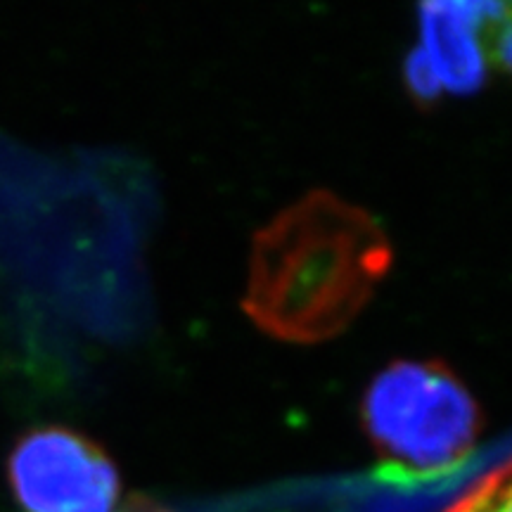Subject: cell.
I'll use <instances>...</instances> for the list:
<instances>
[{"instance_id":"obj_5","label":"cell","mask_w":512,"mask_h":512,"mask_svg":"<svg viewBox=\"0 0 512 512\" xmlns=\"http://www.w3.org/2000/svg\"><path fill=\"white\" fill-rule=\"evenodd\" d=\"M448 512H512V460L484 477Z\"/></svg>"},{"instance_id":"obj_4","label":"cell","mask_w":512,"mask_h":512,"mask_svg":"<svg viewBox=\"0 0 512 512\" xmlns=\"http://www.w3.org/2000/svg\"><path fill=\"white\" fill-rule=\"evenodd\" d=\"M491 3H425L420 5L422 53L432 64L441 88L453 95H470L486 79L482 24Z\"/></svg>"},{"instance_id":"obj_1","label":"cell","mask_w":512,"mask_h":512,"mask_svg":"<svg viewBox=\"0 0 512 512\" xmlns=\"http://www.w3.org/2000/svg\"><path fill=\"white\" fill-rule=\"evenodd\" d=\"M389 266L392 245L380 223L316 190L256 233L245 311L275 339L325 342L366 309Z\"/></svg>"},{"instance_id":"obj_2","label":"cell","mask_w":512,"mask_h":512,"mask_svg":"<svg viewBox=\"0 0 512 512\" xmlns=\"http://www.w3.org/2000/svg\"><path fill=\"white\" fill-rule=\"evenodd\" d=\"M361 422L382 470L425 479L456 470L482 430L475 396L441 361H394L375 375Z\"/></svg>"},{"instance_id":"obj_6","label":"cell","mask_w":512,"mask_h":512,"mask_svg":"<svg viewBox=\"0 0 512 512\" xmlns=\"http://www.w3.org/2000/svg\"><path fill=\"white\" fill-rule=\"evenodd\" d=\"M484 53L498 69L512 76V3H494L482 24Z\"/></svg>"},{"instance_id":"obj_3","label":"cell","mask_w":512,"mask_h":512,"mask_svg":"<svg viewBox=\"0 0 512 512\" xmlns=\"http://www.w3.org/2000/svg\"><path fill=\"white\" fill-rule=\"evenodd\" d=\"M8 482L22 512H119L124 494L105 448L60 425L19 437L8 458Z\"/></svg>"},{"instance_id":"obj_7","label":"cell","mask_w":512,"mask_h":512,"mask_svg":"<svg viewBox=\"0 0 512 512\" xmlns=\"http://www.w3.org/2000/svg\"><path fill=\"white\" fill-rule=\"evenodd\" d=\"M403 81H406L408 93L413 95V100L418 102V105H432V102H437L439 95L444 93L432 64L427 62V57L420 48L411 50V55L406 57V64H403Z\"/></svg>"}]
</instances>
